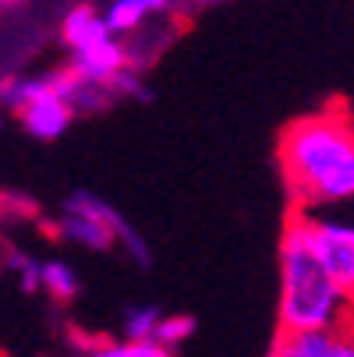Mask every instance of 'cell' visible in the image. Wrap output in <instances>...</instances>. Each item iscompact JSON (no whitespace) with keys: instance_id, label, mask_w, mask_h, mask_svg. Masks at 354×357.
<instances>
[{"instance_id":"cell-2","label":"cell","mask_w":354,"mask_h":357,"mask_svg":"<svg viewBox=\"0 0 354 357\" xmlns=\"http://www.w3.org/2000/svg\"><path fill=\"white\" fill-rule=\"evenodd\" d=\"M354 319V301L337 287L309 241L305 216L294 209L280 241V333H312Z\"/></svg>"},{"instance_id":"cell-5","label":"cell","mask_w":354,"mask_h":357,"mask_svg":"<svg viewBox=\"0 0 354 357\" xmlns=\"http://www.w3.org/2000/svg\"><path fill=\"white\" fill-rule=\"evenodd\" d=\"M270 357H354V319L312 333H276Z\"/></svg>"},{"instance_id":"cell-13","label":"cell","mask_w":354,"mask_h":357,"mask_svg":"<svg viewBox=\"0 0 354 357\" xmlns=\"http://www.w3.org/2000/svg\"><path fill=\"white\" fill-rule=\"evenodd\" d=\"M15 269H18V283H22V290H43V262H36V259H29V255H18L15 259Z\"/></svg>"},{"instance_id":"cell-3","label":"cell","mask_w":354,"mask_h":357,"mask_svg":"<svg viewBox=\"0 0 354 357\" xmlns=\"http://www.w3.org/2000/svg\"><path fill=\"white\" fill-rule=\"evenodd\" d=\"M57 230H61L64 241H75L89 251H110L114 244H124V251L138 266H149V248H145L142 234L110 206L107 198H99L92 191H75L64 202Z\"/></svg>"},{"instance_id":"cell-8","label":"cell","mask_w":354,"mask_h":357,"mask_svg":"<svg viewBox=\"0 0 354 357\" xmlns=\"http://www.w3.org/2000/svg\"><path fill=\"white\" fill-rule=\"evenodd\" d=\"M170 8V0H114L107 8V22L114 32H135L149 15H160Z\"/></svg>"},{"instance_id":"cell-12","label":"cell","mask_w":354,"mask_h":357,"mask_svg":"<svg viewBox=\"0 0 354 357\" xmlns=\"http://www.w3.org/2000/svg\"><path fill=\"white\" fill-rule=\"evenodd\" d=\"M191 333H195V319H191V315H163L153 340H160V343H167V347H177V343H184Z\"/></svg>"},{"instance_id":"cell-10","label":"cell","mask_w":354,"mask_h":357,"mask_svg":"<svg viewBox=\"0 0 354 357\" xmlns=\"http://www.w3.org/2000/svg\"><path fill=\"white\" fill-rule=\"evenodd\" d=\"M43 290L57 301H71L78 294V276L68 262H43Z\"/></svg>"},{"instance_id":"cell-14","label":"cell","mask_w":354,"mask_h":357,"mask_svg":"<svg viewBox=\"0 0 354 357\" xmlns=\"http://www.w3.org/2000/svg\"><path fill=\"white\" fill-rule=\"evenodd\" d=\"M198 4H223V0H198Z\"/></svg>"},{"instance_id":"cell-6","label":"cell","mask_w":354,"mask_h":357,"mask_svg":"<svg viewBox=\"0 0 354 357\" xmlns=\"http://www.w3.org/2000/svg\"><path fill=\"white\" fill-rule=\"evenodd\" d=\"M71 54H75L71 68L85 82L103 85V89H114V82L124 75V64H128V54H124V46L117 43V32L96 39L89 46H78V50H71Z\"/></svg>"},{"instance_id":"cell-1","label":"cell","mask_w":354,"mask_h":357,"mask_svg":"<svg viewBox=\"0 0 354 357\" xmlns=\"http://www.w3.org/2000/svg\"><path fill=\"white\" fill-rule=\"evenodd\" d=\"M276 163L294 209L354 198V117L344 103L290 121L276 142Z\"/></svg>"},{"instance_id":"cell-7","label":"cell","mask_w":354,"mask_h":357,"mask_svg":"<svg viewBox=\"0 0 354 357\" xmlns=\"http://www.w3.org/2000/svg\"><path fill=\"white\" fill-rule=\"evenodd\" d=\"M110 32H114V29H110L107 15H96L92 8H75V11L64 18V43H68L71 50L89 46V43L103 39V36H110Z\"/></svg>"},{"instance_id":"cell-4","label":"cell","mask_w":354,"mask_h":357,"mask_svg":"<svg viewBox=\"0 0 354 357\" xmlns=\"http://www.w3.org/2000/svg\"><path fill=\"white\" fill-rule=\"evenodd\" d=\"M301 216H305V230L319 262L337 280V287L354 301V227L337 223V220H319L309 209H301Z\"/></svg>"},{"instance_id":"cell-9","label":"cell","mask_w":354,"mask_h":357,"mask_svg":"<svg viewBox=\"0 0 354 357\" xmlns=\"http://www.w3.org/2000/svg\"><path fill=\"white\" fill-rule=\"evenodd\" d=\"M174 347L160 343V340H121V343H107V347H99L92 350L89 357H174L170 354Z\"/></svg>"},{"instance_id":"cell-11","label":"cell","mask_w":354,"mask_h":357,"mask_svg":"<svg viewBox=\"0 0 354 357\" xmlns=\"http://www.w3.org/2000/svg\"><path fill=\"white\" fill-rule=\"evenodd\" d=\"M163 312L153 308V304H142V308H131L124 315V336L128 340H153L156 336V326H160Z\"/></svg>"}]
</instances>
